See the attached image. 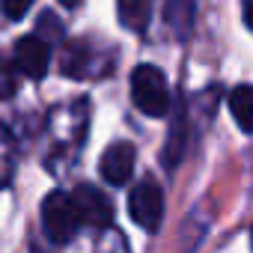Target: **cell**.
Returning <instances> with one entry per match:
<instances>
[{
	"label": "cell",
	"instance_id": "cell-1",
	"mask_svg": "<svg viewBox=\"0 0 253 253\" xmlns=\"http://www.w3.org/2000/svg\"><path fill=\"white\" fill-rule=\"evenodd\" d=\"M131 98L137 104V110H143L146 116H167L170 113V86H167V78L158 66H149V63H140L134 72H131Z\"/></svg>",
	"mask_w": 253,
	"mask_h": 253
},
{
	"label": "cell",
	"instance_id": "cell-2",
	"mask_svg": "<svg viewBox=\"0 0 253 253\" xmlns=\"http://www.w3.org/2000/svg\"><path fill=\"white\" fill-rule=\"evenodd\" d=\"M42 229L48 235L51 244H69L78 229H81V217L75 209L72 194L66 191H51L42 203Z\"/></svg>",
	"mask_w": 253,
	"mask_h": 253
},
{
	"label": "cell",
	"instance_id": "cell-3",
	"mask_svg": "<svg viewBox=\"0 0 253 253\" xmlns=\"http://www.w3.org/2000/svg\"><path fill=\"white\" fill-rule=\"evenodd\" d=\"M128 214L143 232L161 229V223H164V191L152 176L137 182L134 191L128 194Z\"/></svg>",
	"mask_w": 253,
	"mask_h": 253
},
{
	"label": "cell",
	"instance_id": "cell-4",
	"mask_svg": "<svg viewBox=\"0 0 253 253\" xmlns=\"http://www.w3.org/2000/svg\"><path fill=\"white\" fill-rule=\"evenodd\" d=\"M72 200H75L81 223H86L92 229L110 226V220H113V200L101 188H95V185H78L75 194H72Z\"/></svg>",
	"mask_w": 253,
	"mask_h": 253
},
{
	"label": "cell",
	"instance_id": "cell-5",
	"mask_svg": "<svg viewBox=\"0 0 253 253\" xmlns=\"http://www.w3.org/2000/svg\"><path fill=\"white\" fill-rule=\"evenodd\" d=\"M12 60H15V69H18L24 78L39 81V78H45V72H48L51 45H48V39H45L42 33H27V36H21V39L15 42Z\"/></svg>",
	"mask_w": 253,
	"mask_h": 253
},
{
	"label": "cell",
	"instance_id": "cell-6",
	"mask_svg": "<svg viewBox=\"0 0 253 253\" xmlns=\"http://www.w3.org/2000/svg\"><path fill=\"white\" fill-rule=\"evenodd\" d=\"M134 164H137V149H134V143L119 140V143H110V146L104 149V155H101V161H98V173H101V179H104L107 185L122 188L125 182L131 179Z\"/></svg>",
	"mask_w": 253,
	"mask_h": 253
},
{
	"label": "cell",
	"instance_id": "cell-7",
	"mask_svg": "<svg viewBox=\"0 0 253 253\" xmlns=\"http://www.w3.org/2000/svg\"><path fill=\"white\" fill-rule=\"evenodd\" d=\"M250 101H253V95H250V86L247 84H238L232 92H229V98H226V104H229V110H232V116H235V125L244 131V134H250L253 131V122H250Z\"/></svg>",
	"mask_w": 253,
	"mask_h": 253
},
{
	"label": "cell",
	"instance_id": "cell-8",
	"mask_svg": "<svg viewBox=\"0 0 253 253\" xmlns=\"http://www.w3.org/2000/svg\"><path fill=\"white\" fill-rule=\"evenodd\" d=\"M119 18L128 30L143 33L149 24V0H119Z\"/></svg>",
	"mask_w": 253,
	"mask_h": 253
},
{
	"label": "cell",
	"instance_id": "cell-9",
	"mask_svg": "<svg viewBox=\"0 0 253 253\" xmlns=\"http://www.w3.org/2000/svg\"><path fill=\"white\" fill-rule=\"evenodd\" d=\"M167 24L176 36H185L191 30V21H194V3L191 0H167Z\"/></svg>",
	"mask_w": 253,
	"mask_h": 253
},
{
	"label": "cell",
	"instance_id": "cell-10",
	"mask_svg": "<svg viewBox=\"0 0 253 253\" xmlns=\"http://www.w3.org/2000/svg\"><path fill=\"white\" fill-rule=\"evenodd\" d=\"M15 89H18V81H15V63H6L3 57H0V95L9 98Z\"/></svg>",
	"mask_w": 253,
	"mask_h": 253
},
{
	"label": "cell",
	"instance_id": "cell-11",
	"mask_svg": "<svg viewBox=\"0 0 253 253\" xmlns=\"http://www.w3.org/2000/svg\"><path fill=\"white\" fill-rule=\"evenodd\" d=\"M33 3H36V0H3V12H6L12 21H21V18L30 12Z\"/></svg>",
	"mask_w": 253,
	"mask_h": 253
},
{
	"label": "cell",
	"instance_id": "cell-12",
	"mask_svg": "<svg viewBox=\"0 0 253 253\" xmlns=\"http://www.w3.org/2000/svg\"><path fill=\"white\" fill-rule=\"evenodd\" d=\"M60 3H63L66 9H78V6H81V0H60Z\"/></svg>",
	"mask_w": 253,
	"mask_h": 253
}]
</instances>
